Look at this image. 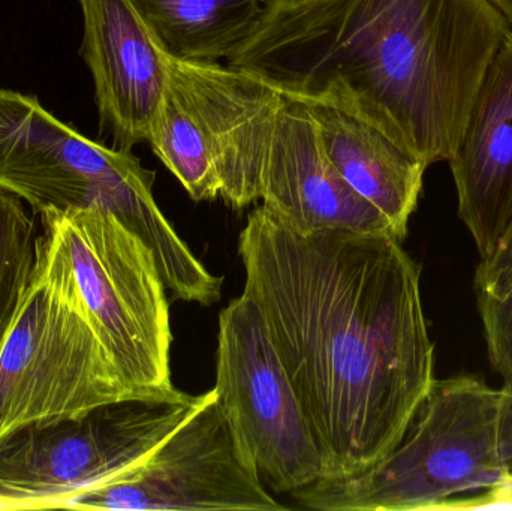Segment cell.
<instances>
[{
  "label": "cell",
  "mask_w": 512,
  "mask_h": 511,
  "mask_svg": "<svg viewBox=\"0 0 512 511\" xmlns=\"http://www.w3.org/2000/svg\"><path fill=\"white\" fill-rule=\"evenodd\" d=\"M239 255L243 294L300 399L325 479L372 467L402 440L436 380L420 267L391 234H298L262 204L249 213Z\"/></svg>",
  "instance_id": "obj_1"
},
{
  "label": "cell",
  "mask_w": 512,
  "mask_h": 511,
  "mask_svg": "<svg viewBox=\"0 0 512 511\" xmlns=\"http://www.w3.org/2000/svg\"><path fill=\"white\" fill-rule=\"evenodd\" d=\"M510 30L489 0H265L227 63L292 98L345 93L429 167L459 147Z\"/></svg>",
  "instance_id": "obj_2"
},
{
  "label": "cell",
  "mask_w": 512,
  "mask_h": 511,
  "mask_svg": "<svg viewBox=\"0 0 512 511\" xmlns=\"http://www.w3.org/2000/svg\"><path fill=\"white\" fill-rule=\"evenodd\" d=\"M155 171L132 149L107 147L45 110L36 96L0 89V189L45 210L114 213L155 255L176 296L203 284L207 269L153 197Z\"/></svg>",
  "instance_id": "obj_3"
},
{
  "label": "cell",
  "mask_w": 512,
  "mask_h": 511,
  "mask_svg": "<svg viewBox=\"0 0 512 511\" xmlns=\"http://www.w3.org/2000/svg\"><path fill=\"white\" fill-rule=\"evenodd\" d=\"M502 392L475 375L435 380L397 446L355 476L318 480L291 494L322 511H438L498 485Z\"/></svg>",
  "instance_id": "obj_4"
},
{
  "label": "cell",
  "mask_w": 512,
  "mask_h": 511,
  "mask_svg": "<svg viewBox=\"0 0 512 511\" xmlns=\"http://www.w3.org/2000/svg\"><path fill=\"white\" fill-rule=\"evenodd\" d=\"M132 399L102 347L65 255L38 234L36 263L0 354V440Z\"/></svg>",
  "instance_id": "obj_5"
},
{
  "label": "cell",
  "mask_w": 512,
  "mask_h": 511,
  "mask_svg": "<svg viewBox=\"0 0 512 511\" xmlns=\"http://www.w3.org/2000/svg\"><path fill=\"white\" fill-rule=\"evenodd\" d=\"M41 231L71 266L90 323L132 399H174L170 305L155 255L104 209L45 210Z\"/></svg>",
  "instance_id": "obj_6"
},
{
  "label": "cell",
  "mask_w": 512,
  "mask_h": 511,
  "mask_svg": "<svg viewBox=\"0 0 512 511\" xmlns=\"http://www.w3.org/2000/svg\"><path fill=\"white\" fill-rule=\"evenodd\" d=\"M167 86L149 144L194 201L234 209L261 200L265 155L283 95L267 81L218 63L165 54Z\"/></svg>",
  "instance_id": "obj_7"
},
{
  "label": "cell",
  "mask_w": 512,
  "mask_h": 511,
  "mask_svg": "<svg viewBox=\"0 0 512 511\" xmlns=\"http://www.w3.org/2000/svg\"><path fill=\"white\" fill-rule=\"evenodd\" d=\"M203 401L188 393L125 399L23 426L0 440V495L21 511L66 509L152 452Z\"/></svg>",
  "instance_id": "obj_8"
},
{
  "label": "cell",
  "mask_w": 512,
  "mask_h": 511,
  "mask_svg": "<svg viewBox=\"0 0 512 511\" xmlns=\"http://www.w3.org/2000/svg\"><path fill=\"white\" fill-rule=\"evenodd\" d=\"M216 402L265 489L294 494L325 479L300 399L258 306L242 294L219 315Z\"/></svg>",
  "instance_id": "obj_9"
},
{
  "label": "cell",
  "mask_w": 512,
  "mask_h": 511,
  "mask_svg": "<svg viewBox=\"0 0 512 511\" xmlns=\"http://www.w3.org/2000/svg\"><path fill=\"white\" fill-rule=\"evenodd\" d=\"M66 509L280 511L286 507L268 494L256 476L212 389L152 452L75 495Z\"/></svg>",
  "instance_id": "obj_10"
},
{
  "label": "cell",
  "mask_w": 512,
  "mask_h": 511,
  "mask_svg": "<svg viewBox=\"0 0 512 511\" xmlns=\"http://www.w3.org/2000/svg\"><path fill=\"white\" fill-rule=\"evenodd\" d=\"M261 200L294 233L342 230L397 237L390 221L331 164L306 104L292 96L285 95L271 132Z\"/></svg>",
  "instance_id": "obj_11"
},
{
  "label": "cell",
  "mask_w": 512,
  "mask_h": 511,
  "mask_svg": "<svg viewBox=\"0 0 512 511\" xmlns=\"http://www.w3.org/2000/svg\"><path fill=\"white\" fill-rule=\"evenodd\" d=\"M80 54L92 74L102 131L114 146L149 143L167 86L165 53L129 0H77Z\"/></svg>",
  "instance_id": "obj_12"
},
{
  "label": "cell",
  "mask_w": 512,
  "mask_h": 511,
  "mask_svg": "<svg viewBox=\"0 0 512 511\" xmlns=\"http://www.w3.org/2000/svg\"><path fill=\"white\" fill-rule=\"evenodd\" d=\"M448 162L460 219L486 258L512 222V30L481 83Z\"/></svg>",
  "instance_id": "obj_13"
},
{
  "label": "cell",
  "mask_w": 512,
  "mask_h": 511,
  "mask_svg": "<svg viewBox=\"0 0 512 511\" xmlns=\"http://www.w3.org/2000/svg\"><path fill=\"white\" fill-rule=\"evenodd\" d=\"M306 104L328 159L405 239L427 165L391 137L354 99L336 90L298 98Z\"/></svg>",
  "instance_id": "obj_14"
},
{
  "label": "cell",
  "mask_w": 512,
  "mask_h": 511,
  "mask_svg": "<svg viewBox=\"0 0 512 511\" xmlns=\"http://www.w3.org/2000/svg\"><path fill=\"white\" fill-rule=\"evenodd\" d=\"M153 41L183 62L218 63L251 32L265 0H129Z\"/></svg>",
  "instance_id": "obj_15"
},
{
  "label": "cell",
  "mask_w": 512,
  "mask_h": 511,
  "mask_svg": "<svg viewBox=\"0 0 512 511\" xmlns=\"http://www.w3.org/2000/svg\"><path fill=\"white\" fill-rule=\"evenodd\" d=\"M475 291L490 362L504 387H512V222L492 254L481 258Z\"/></svg>",
  "instance_id": "obj_16"
},
{
  "label": "cell",
  "mask_w": 512,
  "mask_h": 511,
  "mask_svg": "<svg viewBox=\"0 0 512 511\" xmlns=\"http://www.w3.org/2000/svg\"><path fill=\"white\" fill-rule=\"evenodd\" d=\"M38 234L23 200L0 189V354L35 267Z\"/></svg>",
  "instance_id": "obj_17"
},
{
  "label": "cell",
  "mask_w": 512,
  "mask_h": 511,
  "mask_svg": "<svg viewBox=\"0 0 512 511\" xmlns=\"http://www.w3.org/2000/svg\"><path fill=\"white\" fill-rule=\"evenodd\" d=\"M441 510H512V473H507L504 479L478 494L454 498L442 504Z\"/></svg>",
  "instance_id": "obj_18"
},
{
  "label": "cell",
  "mask_w": 512,
  "mask_h": 511,
  "mask_svg": "<svg viewBox=\"0 0 512 511\" xmlns=\"http://www.w3.org/2000/svg\"><path fill=\"white\" fill-rule=\"evenodd\" d=\"M501 392L499 444H501V456L505 470H507V473H512V387H504Z\"/></svg>",
  "instance_id": "obj_19"
},
{
  "label": "cell",
  "mask_w": 512,
  "mask_h": 511,
  "mask_svg": "<svg viewBox=\"0 0 512 511\" xmlns=\"http://www.w3.org/2000/svg\"><path fill=\"white\" fill-rule=\"evenodd\" d=\"M489 2L504 15L512 29V0H489Z\"/></svg>",
  "instance_id": "obj_20"
},
{
  "label": "cell",
  "mask_w": 512,
  "mask_h": 511,
  "mask_svg": "<svg viewBox=\"0 0 512 511\" xmlns=\"http://www.w3.org/2000/svg\"><path fill=\"white\" fill-rule=\"evenodd\" d=\"M0 510L21 511L18 504H15L14 501L8 500V498L2 497V495H0Z\"/></svg>",
  "instance_id": "obj_21"
}]
</instances>
